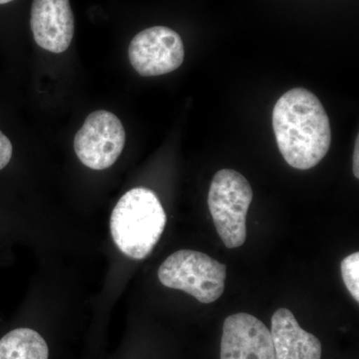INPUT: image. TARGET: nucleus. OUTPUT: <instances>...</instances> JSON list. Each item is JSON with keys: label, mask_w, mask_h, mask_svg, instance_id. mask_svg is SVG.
Wrapping results in <instances>:
<instances>
[{"label": "nucleus", "mask_w": 359, "mask_h": 359, "mask_svg": "<svg viewBox=\"0 0 359 359\" xmlns=\"http://www.w3.org/2000/svg\"><path fill=\"white\" fill-rule=\"evenodd\" d=\"M273 128L280 154L294 169L316 167L330 151V118L308 89H290L280 97L273 111Z\"/></svg>", "instance_id": "obj_1"}, {"label": "nucleus", "mask_w": 359, "mask_h": 359, "mask_svg": "<svg viewBox=\"0 0 359 359\" xmlns=\"http://www.w3.org/2000/svg\"><path fill=\"white\" fill-rule=\"evenodd\" d=\"M166 222L156 194L147 188H135L123 195L113 209L111 235L125 256L143 259L159 242Z\"/></svg>", "instance_id": "obj_2"}, {"label": "nucleus", "mask_w": 359, "mask_h": 359, "mask_svg": "<svg viewBox=\"0 0 359 359\" xmlns=\"http://www.w3.org/2000/svg\"><path fill=\"white\" fill-rule=\"evenodd\" d=\"M252 202V190L242 174L219 170L210 187L208 205L219 238L229 249L245 244L247 214Z\"/></svg>", "instance_id": "obj_3"}, {"label": "nucleus", "mask_w": 359, "mask_h": 359, "mask_svg": "<svg viewBox=\"0 0 359 359\" xmlns=\"http://www.w3.org/2000/svg\"><path fill=\"white\" fill-rule=\"evenodd\" d=\"M158 278L165 287L183 290L202 304H211L223 294L226 266L204 252L180 250L161 264Z\"/></svg>", "instance_id": "obj_4"}, {"label": "nucleus", "mask_w": 359, "mask_h": 359, "mask_svg": "<svg viewBox=\"0 0 359 359\" xmlns=\"http://www.w3.org/2000/svg\"><path fill=\"white\" fill-rule=\"evenodd\" d=\"M126 142L122 122L109 111L91 113L75 135L74 151L80 162L92 170L114 165Z\"/></svg>", "instance_id": "obj_5"}, {"label": "nucleus", "mask_w": 359, "mask_h": 359, "mask_svg": "<svg viewBox=\"0 0 359 359\" xmlns=\"http://www.w3.org/2000/svg\"><path fill=\"white\" fill-rule=\"evenodd\" d=\"M132 67L144 77L160 76L178 69L185 59L181 36L166 26L139 32L129 46Z\"/></svg>", "instance_id": "obj_6"}, {"label": "nucleus", "mask_w": 359, "mask_h": 359, "mask_svg": "<svg viewBox=\"0 0 359 359\" xmlns=\"http://www.w3.org/2000/svg\"><path fill=\"white\" fill-rule=\"evenodd\" d=\"M221 359H276L271 332L252 314H231L224 323Z\"/></svg>", "instance_id": "obj_7"}, {"label": "nucleus", "mask_w": 359, "mask_h": 359, "mask_svg": "<svg viewBox=\"0 0 359 359\" xmlns=\"http://www.w3.org/2000/svg\"><path fill=\"white\" fill-rule=\"evenodd\" d=\"M30 26L39 46L52 53H63L74 35L69 0H33Z\"/></svg>", "instance_id": "obj_8"}, {"label": "nucleus", "mask_w": 359, "mask_h": 359, "mask_svg": "<svg viewBox=\"0 0 359 359\" xmlns=\"http://www.w3.org/2000/svg\"><path fill=\"white\" fill-rule=\"evenodd\" d=\"M271 335L276 359H321L320 339L302 330L290 309H280L273 313Z\"/></svg>", "instance_id": "obj_9"}, {"label": "nucleus", "mask_w": 359, "mask_h": 359, "mask_svg": "<svg viewBox=\"0 0 359 359\" xmlns=\"http://www.w3.org/2000/svg\"><path fill=\"white\" fill-rule=\"evenodd\" d=\"M49 348L42 335L27 327L11 330L0 339V359H48Z\"/></svg>", "instance_id": "obj_10"}, {"label": "nucleus", "mask_w": 359, "mask_h": 359, "mask_svg": "<svg viewBox=\"0 0 359 359\" xmlns=\"http://www.w3.org/2000/svg\"><path fill=\"white\" fill-rule=\"evenodd\" d=\"M342 280L354 301L359 302V252L347 256L340 264Z\"/></svg>", "instance_id": "obj_11"}, {"label": "nucleus", "mask_w": 359, "mask_h": 359, "mask_svg": "<svg viewBox=\"0 0 359 359\" xmlns=\"http://www.w3.org/2000/svg\"><path fill=\"white\" fill-rule=\"evenodd\" d=\"M13 144L11 140L0 131V170L4 169L13 157Z\"/></svg>", "instance_id": "obj_12"}, {"label": "nucleus", "mask_w": 359, "mask_h": 359, "mask_svg": "<svg viewBox=\"0 0 359 359\" xmlns=\"http://www.w3.org/2000/svg\"><path fill=\"white\" fill-rule=\"evenodd\" d=\"M359 140L358 137L356 138V144H355V148H354V153H353V174L354 176H355L356 179L359 178V160H358V155H359Z\"/></svg>", "instance_id": "obj_13"}, {"label": "nucleus", "mask_w": 359, "mask_h": 359, "mask_svg": "<svg viewBox=\"0 0 359 359\" xmlns=\"http://www.w3.org/2000/svg\"><path fill=\"white\" fill-rule=\"evenodd\" d=\"M11 1H13V0H0V4H6Z\"/></svg>", "instance_id": "obj_14"}]
</instances>
